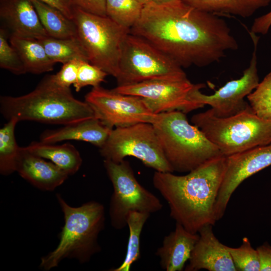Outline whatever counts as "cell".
<instances>
[{
    "instance_id": "obj_21",
    "label": "cell",
    "mask_w": 271,
    "mask_h": 271,
    "mask_svg": "<svg viewBox=\"0 0 271 271\" xmlns=\"http://www.w3.org/2000/svg\"><path fill=\"white\" fill-rule=\"evenodd\" d=\"M9 42L19 54L27 73L39 74L53 70L55 63L39 39L10 36Z\"/></svg>"
},
{
    "instance_id": "obj_16",
    "label": "cell",
    "mask_w": 271,
    "mask_h": 271,
    "mask_svg": "<svg viewBox=\"0 0 271 271\" xmlns=\"http://www.w3.org/2000/svg\"><path fill=\"white\" fill-rule=\"evenodd\" d=\"M0 18L10 36L41 39L48 34L31 0H0Z\"/></svg>"
},
{
    "instance_id": "obj_15",
    "label": "cell",
    "mask_w": 271,
    "mask_h": 271,
    "mask_svg": "<svg viewBox=\"0 0 271 271\" xmlns=\"http://www.w3.org/2000/svg\"><path fill=\"white\" fill-rule=\"evenodd\" d=\"M212 225H207L198 231L199 238L191 252L185 271H236L235 266L227 246L215 236Z\"/></svg>"
},
{
    "instance_id": "obj_6",
    "label": "cell",
    "mask_w": 271,
    "mask_h": 271,
    "mask_svg": "<svg viewBox=\"0 0 271 271\" xmlns=\"http://www.w3.org/2000/svg\"><path fill=\"white\" fill-rule=\"evenodd\" d=\"M191 121L225 157L271 143V121L259 117L250 105L226 117L209 109L193 115Z\"/></svg>"
},
{
    "instance_id": "obj_38",
    "label": "cell",
    "mask_w": 271,
    "mask_h": 271,
    "mask_svg": "<svg viewBox=\"0 0 271 271\" xmlns=\"http://www.w3.org/2000/svg\"><path fill=\"white\" fill-rule=\"evenodd\" d=\"M140 3L142 4L143 5H146L147 3L149 2V0H136Z\"/></svg>"
},
{
    "instance_id": "obj_30",
    "label": "cell",
    "mask_w": 271,
    "mask_h": 271,
    "mask_svg": "<svg viewBox=\"0 0 271 271\" xmlns=\"http://www.w3.org/2000/svg\"><path fill=\"white\" fill-rule=\"evenodd\" d=\"M8 33L0 29V67L19 75L26 73L24 65L16 49L8 41Z\"/></svg>"
},
{
    "instance_id": "obj_7",
    "label": "cell",
    "mask_w": 271,
    "mask_h": 271,
    "mask_svg": "<svg viewBox=\"0 0 271 271\" xmlns=\"http://www.w3.org/2000/svg\"><path fill=\"white\" fill-rule=\"evenodd\" d=\"M73 21L89 62L116 78L123 42L130 30L107 16L89 13L75 7Z\"/></svg>"
},
{
    "instance_id": "obj_34",
    "label": "cell",
    "mask_w": 271,
    "mask_h": 271,
    "mask_svg": "<svg viewBox=\"0 0 271 271\" xmlns=\"http://www.w3.org/2000/svg\"><path fill=\"white\" fill-rule=\"evenodd\" d=\"M260 271H271V245L265 242L256 248Z\"/></svg>"
},
{
    "instance_id": "obj_31",
    "label": "cell",
    "mask_w": 271,
    "mask_h": 271,
    "mask_svg": "<svg viewBox=\"0 0 271 271\" xmlns=\"http://www.w3.org/2000/svg\"><path fill=\"white\" fill-rule=\"evenodd\" d=\"M108 74L98 67L89 62L82 61L80 63L77 79L73 85L76 92L87 86L93 87L100 86Z\"/></svg>"
},
{
    "instance_id": "obj_11",
    "label": "cell",
    "mask_w": 271,
    "mask_h": 271,
    "mask_svg": "<svg viewBox=\"0 0 271 271\" xmlns=\"http://www.w3.org/2000/svg\"><path fill=\"white\" fill-rule=\"evenodd\" d=\"M85 101L92 108L96 118L111 129L140 122L152 124L157 116L142 97L100 86L93 87L85 96Z\"/></svg>"
},
{
    "instance_id": "obj_17",
    "label": "cell",
    "mask_w": 271,
    "mask_h": 271,
    "mask_svg": "<svg viewBox=\"0 0 271 271\" xmlns=\"http://www.w3.org/2000/svg\"><path fill=\"white\" fill-rule=\"evenodd\" d=\"M20 176L39 189L51 191L62 185L68 175L51 162L20 147L16 164Z\"/></svg>"
},
{
    "instance_id": "obj_35",
    "label": "cell",
    "mask_w": 271,
    "mask_h": 271,
    "mask_svg": "<svg viewBox=\"0 0 271 271\" xmlns=\"http://www.w3.org/2000/svg\"><path fill=\"white\" fill-rule=\"evenodd\" d=\"M271 27V11L260 17L256 18L250 31L258 34L265 35Z\"/></svg>"
},
{
    "instance_id": "obj_1",
    "label": "cell",
    "mask_w": 271,
    "mask_h": 271,
    "mask_svg": "<svg viewBox=\"0 0 271 271\" xmlns=\"http://www.w3.org/2000/svg\"><path fill=\"white\" fill-rule=\"evenodd\" d=\"M130 33L152 43L182 67L207 66L228 50L238 48L223 19L181 0L148 2Z\"/></svg>"
},
{
    "instance_id": "obj_2",
    "label": "cell",
    "mask_w": 271,
    "mask_h": 271,
    "mask_svg": "<svg viewBox=\"0 0 271 271\" xmlns=\"http://www.w3.org/2000/svg\"><path fill=\"white\" fill-rule=\"evenodd\" d=\"M226 157L202 164L185 175L156 171L153 184L167 202L170 217L193 233L216 222L214 206L224 177Z\"/></svg>"
},
{
    "instance_id": "obj_27",
    "label": "cell",
    "mask_w": 271,
    "mask_h": 271,
    "mask_svg": "<svg viewBox=\"0 0 271 271\" xmlns=\"http://www.w3.org/2000/svg\"><path fill=\"white\" fill-rule=\"evenodd\" d=\"M144 6L136 0H105L106 16L130 30L140 18Z\"/></svg>"
},
{
    "instance_id": "obj_25",
    "label": "cell",
    "mask_w": 271,
    "mask_h": 271,
    "mask_svg": "<svg viewBox=\"0 0 271 271\" xmlns=\"http://www.w3.org/2000/svg\"><path fill=\"white\" fill-rule=\"evenodd\" d=\"M150 215L148 213L136 211L129 212L127 218L129 236L124 259L118 267L109 270L129 271L132 264L140 259L141 235Z\"/></svg>"
},
{
    "instance_id": "obj_22",
    "label": "cell",
    "mask_w": 271,
    "mask_h": 271,
    "mask_svg": "<svg viewBox=\"0 0 271 271\" xmlns=\"http://www.w3.org/2000/svg\"><path fill=\"white\" fill-rule=\"evenodd\" d=\"M200 10L215 15L249 17L258 9L268 6L271 0H181Z\"/></svg>"
},
{
    "instance_id": "obj_36",
    "label": "cell",
    "mask_w": 271,
    "mask_h": 271,
    "mask_svg": "<svg viewBox=\"0 0 271 271\" xmlns=\"http://www.w3.org/2000/svg\"><path fill=\"white\" fill-rule=\"evenodd\" d=\"M61 11L67 18L73 20L74 6L71 0H39Z\"/></svg>"
},
{
    "instance_id": "obj_13",
    "label": "cell",
    "mask_w": 271,
    "mask_h": 271,
    "mask_svg": "<svg viewBox=\"0 0 271 271\" xmlns=\"http://www.w3.org/2000/svg\"><path fill=\"white\" fill-rule=\"evenodd\" d=\"M196 86L187 78L147 81L117 86L113 89L122 94L142 97L156 114L176 110L187 113L201 108L192 98Z\"/></svg>"
},
{
    "instance_id": "obj_14",
    "label": "cell",
    "mask_w": 271,
    "mask_h": 271,
    "mask_svg": "<svg viewBox=\"0 0 271 271\" xmlns=\"http://www.w3.org/2000/svg\"><path fill=\"white\" fill-rule=\"evenodd\" d=\"M271 165V143L226 157L223 180L214 206L217 221L224 215L231 195L247 178Z\"/></svg>"
},
{
    "instance_id": "obj_12",
    "label": "cell",
    "mask_w": 271,
    "mask_h": 271,
    "mask_svg": "<svg viewBox=\"0 0 271 271\" xmlns=\"http://www.w3.org/2000/svg\"><path fill=\"white\" fill-rule=\"evenodd\" d=\"M252 40L253 50L249 66L244 70L239 79L227 82L212 95H206L201 91L204 84H197L192 93L194 102L202 108L205 105L211 107L217 116L226 117L234 115L246 108L248 102L244 100L258 86L259 77L257 70V49L259 37L248 31Z\"/></svg>"
},
{
    "instance_id": "obj_24",
    "label": "cell",
    "mask_w": 271,
    "mask_h": 271,
    "mask_svg": "<svg viewBox=\"0 0 271 271\" xmlns=\"http://www.w3.org/2000/svg\"><path fill=\"white\" fill-rule=\"evenodd\" d=\"M39 40L49 58L55 64H64L75 59L89 62L86 50L78 36L67 38L48 36Z\"/></svg>"
},
{
    "instance_id": "obj_4",
    "label": "cell",
    "mask_w": 271,
    "mask_h": 271,
    "mask_svg": "<svg viewBox=\"0 0 271 271\" xmlns=\"http://www.w3.org/2000/svg\"><path fill=\"white\" fill-rule=\"evenodd\" d=\"M64 214V224L58 235L57 247L41 257L39 267L49 270L57 266L65 258H75L80 263L89 261L101 250L98 238L104 229V206L95 201L73 207L60 194L56 195Z\"/></svg>"
},
{
    "instance_id": "obj_3",
    "label": "cell",
    "mask_w": 271,
    "mask_h": 271,
    "mask_svg": "<svg viewBox=\"0 0 271 271\" xmlns=\"http://www.w3.org/2000/svg\"><path fill=\"white\" fill-rule=\"evenodd\" d=\"M0 110L8 120L65 125L96 118L90 106L74 97L70 88L58 86L45 76L35 88L19 96H1Z\"/></svg>"
},
{
    "instance_id": "obj_8",
    "label": "cell",
    "mask_w": 271,
    "mask_h": 271,
    "mask_svg": "<svg viewBox=\"0 0 271 271\" xmlns=\"http://www.w3.org/2000/svg\"><path fill=\"white\" fill-rule=\"evenodd\" d=\"M187 77L182 67L146 39L129 33L122 46L117 86Z\"/></svg>"
},
{
    "instance_id": "obj_37",
    "label": "cell",
    "mask_w": 271,
    "mask_h": 271,
    "mask_svg": "<svg viewBox=\"0 0 271 271\" xmlns=\"http://www.w3.org/2000/svg\"><path fill=\"white\" fill-rule=\"evenodd\" d=\"M175 0H149V2H151L156 4H163L168 3Z\"/></svg>"
},
{
    "instance_id": "obj_29",
    "label": "cell",
    "mask_w": 271,
    "mask_h": 271,
    "mask_svg": "<svg viewBox=\"0 0 271 271\" xmlns=\"http://www.w3.org/2000/svg\"><path fill=\"white\" fill-rule=\"evenodd\" d=\"M237 270L260 271V264L256 249L253 248L249 239L244 237L241 245L236 248L227 246Z\"/></svg>"
},
{
    "instance_id": "obj_19",
    "label": "cell",
    "mask_w": 271,
    "mask_h": 271,
    "mask_svg": "<svg viewBox=\"0 0 271 271\" xmlns=\"http://www.w3.org/2000/svg\"><path fill=\"white\" fill-rule=\"evenodd\" d=\"M112 129L104 125L98 119L92 118L63 125L61 128L47 130L40 136V141L56 144L68 140L83 141L101 148Z\"/></svg>"
},
{
    "instance_id": "obj_28",
    "label": "cell",
    "mask_w": 271,
    "mask_h": 271,
    "mask_svg": "<svg viewBox=\"0 0 271 271\" xmlns=\"http://www.w3.org/2000/svg\"><path fill=\"white\" fill-rule=\"evenodd\" d=\"M246 97L250 106L257 116L271 121V71Z\"/></svg>"
},
{
    "instance_id": "obj_23",
    "label": "cell",
    "mask_w": 271,
    "mask_h": 271,
    "mask_svg": "<svg viewBox=\"0 0 271 271\" xmlns=\"http://www.w3.org/2000/svg\"><path fill=\"white\" fill-rule=\"evenodd\" d=\"M31 1L49 36L57 38L77 36V28L72 20L58 9L39 0Z\"/></svg>"
},
{
    "instance_id": "obj_20",
    "label": "cell",
    "mask_w": 271,
    "mask_h": 271,
    "mask_svg": "<svg viewBox=\"0 0 271 271\" xmlns=\"http://www.w3.org/2000/svg\"><path fill=\"white\" fill-rule=\"evenodd\" d=\"M27 149L32 153L50 161L68 176L75 174L80 169L82 159L78 151L72 145H61L33 142Z\"/></svg>"
},
{
    "instance_id": "obj_18",
    "label": "cell",
    "mask_w": 271,
    "mask_h": 271,
    "mask_svg": "<svg viewBox=\"0 0 271 271\" xmlns=\"http://www.w3.org/2000/svg\"><path fill=\"white\" fill-rule=\"evenodd\" d=\"M199 236L198 233H191L176 222L175 229L164 237L162 245L155 253L160 258L162 268L166 271L183 270Z\"/></svg>"
},
{
    "instance_id": "obj_10",
    "label": "cell",
    "mask_w": 271,
    "mask_h": 271,
    "mask_svg": "<svg viewBox=\"0 0 271 271\" xmlns=\"http://www.w3.org/2000/svg\"><path fill=\"white\" fill-rule=\"evenodd\" d=\"M101 155L106 160L120 163L133 157L147 167L161 172H174L166 160L153 125L140 122L111 130Z\"/></svg>"
},
{
    "instance_id": "obj_9",
    "label": "cell",
    "mask_w": 271,
    "mask_h": 271,
    "mask_svg": "<svg viewBox=\"0 0 271 271\" xmlns=\"http://www.w3.org/2000/svg\"><path fill=\"white\" fill-rule=\"evenodd\" d=\"M103 165L113 186L109 215L114 229L121 230L127 226V215L131 211L151 214L162 209L159 199L138 181L128 161L115 163L104 159Z\"/></svg>"
},
{
    "instance_id": "obj_33",
    "label": "cell",
    "mask_w": 271,
    "mask_h": 271,
    "mask_svg": "<svg viewBox=\"0 0 271 271\" xmlns=\"http://www.w3.org/2000/svg\"><path fill=\"white\" fill-rule=\"evenodd\" d=\"M74 7L95 15L106 16L105 0H71Z\"/></svg>"
},
{
    "instance_id": "obj_26",
    "label": "cell",
    "mask_w": 271,
    "mask_h": 271,
    "mask_svg": "<svg viewBox=\"0 0 271 271\" xmlns=\"http://www.w3.org/2000/svg\"><path fill=\"white\" fill-rule=\"evenodd\" d=\"M19 121L11 118L0 129V173L8 176L16 171V164L20 147L15 134Z\"/></svg>"
},
{
    "instance_id": "obj_5",
    "label": "cell",
    "mask_w": 271,
    "mask_h": 271,
    "mask_svg": "<svg viewBox=\"0 0 271 271\" xmlns=\"http://www.w3.org/2000/svg\"><path fill=\"white\" fill-rule=\"evenodd\" d=\"M152 124L174 172L188 173L209 160L223 156L198 127L189 122L186 113L182 111L157 114Z\"/></svg>"
},
{
    "instance_id": "obj_32",
    "label": "cell",
    "mask_w": 271,
    "mask_h": 271,
    "mask_svg": "<svg viewBox=\"0 0 271 271\" xmlns=\"http://www.w3.org/2000/svg\"><path fill=\"white\" fill-rule=\"evenodd\" d=\"M83 60L75 59L63 64L61 69L56 74L50 75L51 80L57 85L62 88H70L77 79L81 62Z\"/></svg>"
}]
</instances>
